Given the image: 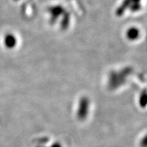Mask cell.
<instances>
[{"instance_id":"obj_1","label":"cell","mask_w":147,"mask_h":147,"mask_svg":"<svg viewBox=\"0 0 147 147\" xmlns=\"http://www.w3.org/2000/svg\"><path fill=\"white\" fill-rule=\"evenodd\" d=\"M3 45L8 49H12L16 45V39L12 34H6L3 38Z\"/></svg>"}]
</instances>
